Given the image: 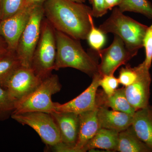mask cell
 Returning a JSON list of instances; mask_svg holds the SVG:
<instances>
[{
	"instance_id": "obj_1",
	"label": "cell",
	"mask_w": 152,
	"mask_h": 152,
	"mask_svg": "<svg viewBox=\"0 0 152 152\" xmlns=\"http://www.w3.org/2000/svg\"><path fill=\"white\" fill-rule=\"evenodd\" d=\"M45 17L57 31L76 39H87L91 28L92 8L71 0H47Z\"/></svg>"
},
{
	"instance_id": "obj_2",
	"label": "cell",
	"mask_w": 152,
	"mask_h": 152,
	"mask_svg": "<svg viewBox=\"0 0 152 152\" xmlns=\"http://www.w3.org/2000/svg\"><path fill=\"white\" fill-rule=\"evenodd\" d=\"M56 56L54 70L72 68L90 77L98 73V63L85 51L80 40L56 30Z\"/></svg>"
},
{
	"instance_id": "obj_3",
	"label": "cell",
	"mask_w": 152,
	"mask_h": 152,
	"mask_svg": "<svg viewBox=\"0 0 152 152\" xmlns=\"http://www.w3.org/2000/svg\"><path fill=\"white\" fill-rule=\"evenodd\" d=\"M148 27L125 15L114 8L110 16L99 29L105 34L112 33L120 37L128 49L137 53L143 47V39Z\"/></svg>"
},
{
	"instance_id": "obj_4",
	"label": "cell",
	"mask_w": 152,
	"mask_h": 152,
	"mask_svg": "<svg viewBox=\"0 0 152 152\" xmlns=\"http://www.w3.org/2000/svg\"><path fill=\"white\" fill-rule=\"evenodd\" d=\"M56 50V30L45 17L31 65L34 73L42 81L50 76L54 70Z\"/></svg>"
},
{
	"instance_id": "obj_5",
	"label": "cell",
	"mask_w": 152,
	"mask_h": 152,
	"mask_svg": "<svg viewBox=\"0 0 152 152\" xmlns=\"http://www.w3.org/2000/svg\"><path fill=\"white\" fill-rule=\"evenodd\" d=\"M58 77L50 76L42 81L32 92L17 101L12 113L29 112H42L52 113L56 112L55 103L52 100L53 95L61 89Z\"/></svg>"
},
{
	"instance_id": "obj_6",
	"label": "cell",
	"mask_w": 152,
	"mask_h": 152,
	"mask_svg": "<svg viewBox=\"0 0 152 152\" xmlns=\"http://www.w3.org/2000/svg\"><path fill=\"white\" fill-rule=\"evenodd\" d=\"M44 18L43 5L36 6L19 39L15 51L22 66L31 68L33 55L39 39L41 26Z\"/></svg>"
},
{
	"instance_id": "obj_7",
	"label": "cell",
	"mask_w": 152,
	"mask_h": 152,
	"mask_svg": "<svg viewBox=\"0 0 152 152\" xmlns=\"http://www.w3.org/2000/svg\"><path fill=\"white\" fill-rule=\"evenodd\" d=\"M11 116L20 124L32 128L48 146H54L61 142L59 130L51 114L29 112L13 113Z\"/></svg>"
},
{
	"instance_id": "obj_8",
	"label": "cell",
	"mask_w": 152,
	"mask_h": 152,
	"mask_svg": "<svg viewBox=\"0 0 152 152\" xmlns=\"http://www.w3.org/2000/svg\"><path fill=\"white\" fill-rule=\"evenodd\" d=\"M98 53L101 58L98 72L102 76L114 75L120 66L126 64L137 54L128 49L122 39L116 35L111 45Z\"/></svg>"
},
{
	"instance_id": "obj_9",
	"label": "cell",
	"mask_w": 152,
	"mask_h": 152,
	"mask_svg": "<svg viewBox=\"0 0 152 152\" xmlns=\"http://www.w3.org/2000/svg\"><path fill=\"white\" fill-rule=\"evenodd\" d=\"M37 5L25 3L16 13L0 21V36L5 42L9 51H15L19 39Z\"/></svg>"
},
{
	"instance_id": "obj_10",
	"label": "cell",
	"mask_w": 152,
	"mask_h": 152,
	"mask_svg": "<svg viewBox=\"0 0 152 152\" xmlns=\"http://www.w3.org/2000/svg\"><path fill=\"white\" fill-rule=\"evenodd\" d=\"M138 77L130 86L124 87L125 92L129 102L136 111L149 105L150 86L151 77L149 69L143 62L137 66Z\"/></svg>"
},
{
	"instance_id": "obj_11",
	"label": "cell",
	"mask_w": 152,
	"mask_h": 152,
	"mask_svg": "<svg viewBox=\"0 0 152 152\" xmlns=\"http://www.w3.org/2000/svg\"><path fill=\"white\" fill-rule=\"evenodd\" d=\"M102 77L99 73L93 76L92 81L88 87L73 99L63 104L55 103L56 112H70L80 114L99 107L96 104V99Z\"/></svg>"
},
{
	"instance_id": "obj_12",
	"label": "cell",
	"mask_w": 152,
	"mask_h": 152,
	"mask_svg": "<svg viewBox=\"0 0 152 152\" xmlns=\"http://www.w3.org/2000/svg\"><path fill=\"white\" fill-rule=\"evenodd\" d=\"M42 81L31 68L21 66L11 76L5 88L16 102L35 89Z\"/></svg>"
},
{
	"instance_id": "obj_13",
	"label": "cell",
	"mask_w": 152,
	"mask_h": 152,
	"mask_svg": "<svg viewBox=\"0 0 152 152\" xmlns=\"http://www.w3.org/2000/svg\"><path fill=\"white\" fill-rule=\"evenodd\" d=\"M51 114L59 130L61 142L69 148V152H73L78 137L79 114L70 112H54Z\"/></svg>"
},
{
	"instance_id": "obj_14",
	"label": "cell",
	"mask_w": 152,
	"mask_h": 152,
	"mask_svg": "<svg viewBox=\"0 0 152 152\" xmlns=\"http://www.w3.org/2000/svg\"><path fill=\"white\" fill-rule=\"evenodd\" d=\"M98 107L79 114L78 137L73 152H83L84 147L100 129L97 117Z\"/></svg>"
},
{
	"instance_id": "obj_15",
	"label": "cell",
	"mask_w": 152,
	"mask_h": 152,
	"mask_svg": "<svg viewBox=\"0 0 152 152\" xmlns=\"http://www.w3.org/2000/svg\"><path fill=\"white\" fill-rule=\"evenodd\" d=\"M132 115L104 106L98 107L97 117L100 128L108 129L120 132L132 125Z\"/></svg>"
},
{
	"instance_id": "obj_16",
	"label": "cell",
	"mask_w": 152,
	"mask_h": 152,
	"mask_svg": "<svg viewBox=\"0 0 152 152\" xmlns=\"http://www.w3.org/2000/svg\"><path fill=\"white\" fill-rule=\"evenodd\" d=\"M132 126L139 138L152 150V106L136 111Z\"/></svg>"
},
{
	"instance_id": "obj_17",
	"label": "cell",
	"mask_w": 152,
	"mask_h": 152,
	"mask_svg": "<svg viewBox=\"0 0 152 152\" xmlns=\"http://www.w3.org/2000/svg\"><path fill=\"white\" fill-rule=\"evenodd\" d=\"M96 104L110 108L112 110L134 115L136 111L128 101L125 92L124 87L117 89L113 94L107 96L103 92L97 93Z\"/></svg>"
},
{
	"instance_id": "obj_18",
	"label": "cell",
	"mask_w": 152,
	"mask_h": 152,
	"mask_svg": "<svg viewBox=\"0 0 152 152\" xmlns=\"http://www.w3.org/2000/svg\"><path fill=\"white\" fill-rule=\"evenodd\" d=\"M119 133L108 129L100 128L84 147L83 152L91 151L96 149L115 152L118 141Z\"/></svg>"
},
{
	"instance_id": "obj_19",
	"label": "cell",
	"mask_w": 152,
	"mask_h": 152,
	"mask_svg": "<svg viewBox=\"0 0 152 152\" xmlns=\"http://www.w3.org/2000/svg\"><path fill=\"white\" fill-rule=\"evenodd\" d=\"M115 152H152V150L139 138L131 125L119 133Z\"/></svg>"
},
{
	"instance_id": "obj_20",
	"label": "cell",
	"mask_w": 152,
	"mask_h": 152,
	"mask_svg": "<svg viewBox=\"0 0 152 152\" xmlns=\"http://www.w3.org/2000/svg\"><path fill=\"white\" fill-rule=\"evenodd\" d=\"M21 66L15 51L9 50L0 58V86L5 88L11 76Z\"/></svg>"
},
{
	"instance_id": "obj_21",
	"label": "cell",
	"mask_w": 152,
	"mask_h": 152,
	"mask_svg": "<svg viewBox=\"0 0 152 152\" xmlns=\"http://www.w3.org/2000/svg\"><path fill=\"white\" fill-rule=\"evenodd\" d=\"M118 6L122 12L138 13L152 19V4L149 0H121Z\"/></svg>"
},
{
	"instance_id": "obj_22",
	"label": "cell",
	"mask_w": 152,
	"mask_h": 152,
	"mask_svg": "<svg viewBox=\"0 0 152 152\" xmlns=\"http://www.w3.org/2000/svg\"><path fill=\"white\" fill-rule=\"evenodd\" d=\"M26 0H0V21L16 13L23 8Z\"/></svg>"
},
{
	"instance_id": "obj_23",
	"label": "cell",
	"mask_w": 152,
	"mask_h": 152,
	"mask_svg": "<svg viewBox=\"0 0 152 152\" xmlns=\"http://www.w3.org/2000/svg\"><path fill=\"white\" fill-rule=\"evenodd\" d=\"M105 34L95 27L93 18L91 20V28L87 37V39L90 46L96 51L102 50L106 42Z\"/></svg>"
},
{
	"instance_id": "obj_24",
	"label": "cell",
	"mask_w": 152,
	"mask_h": 152,
	"mask_svg": "<svg viewBox=\"0 0 152 152\" xmlns=\"http://www.w3.org/2000/svg\"><path fill=\"white\" fill-rule=\"evenodd\" d=\"M15 103V100L11 96L8 90L0 86V116L10 113H12Z\"/></svg>"
},
{
	"instance_id": "obj_25",
	"label": "cell",
	"mask_w": 152,
	"mask_h": 152,
	"mask_svg": "<svg viewBox=\"0 0 152 152\" xmlns=\"http://www.w3.org/2000/svg\"><path fill=\"white\" fill-rule=\"evenodd\" d=\"M138 77L137 66L132 67L130 65H127L120 69L118 78L120 84L124 87L130 86L137 80Z\"/></svg>"
},
{
	"instance_id": "obj_26",
	"label": "cell",
	"mask_w": 152,
	"mask_h": 152,
	"mask_svg": "<svg viewBox=\"0 0 152 152\" xmlns=\"http://www.w3.org/2000/svg\"><path fill=\"white\" fill-rule=\"evenodd\" d=\"M119 84L118 78L114 75L102 76L100 81V86L102 87L103 91L107 96L113 94Z\"/></svg>"
},
{
	"instance_id": "obj_27",
	"label": "cell",
	"mask_w": 152,
	"mask_h": 152,
	"mask_svg": "<svg viewBox=\"0 0 152 152\" xmlns=\"http://www.w3.org/2000/svg\"><path fill=\"white\" fill-rule=\"evenodd\" d=\"M143 47L145 51V59L143 62L150 69L152 62V24L148 27L144 37Z\"/></svg>"
},
{
	"instance_id": "obj_28",
	"label": "cell",
	"mask_w": 152,
	"mask_h": 152,
	"mask_svg": "<svg viewBox=\"0 0 152 152\" xmlns=\"http://www.w3.org/2000/svg\"><path fill=\"white\" fill-rule=\"evenodd\" d=\"M91 1L92 5L93 17L100 18L107 12L108 10L106 8L104 0H91Z\"/></svg>"
},
{
	"instance_id": "obj_29",
	"label": "cell",
	"mask_w": 152,
	"mask_h": 152,
	"mask_svg": "<svg viewBox=\"0 0 152 152\" xmlns=\"http://www.w3.org/2000/svg\"><path fill=\"white\" fill-rule=\"evenodd\" d=\"M121 0H104L106 8L108 10H111L116 6H118Z\"/></svg>"
},
{
	"instance_id": "obj_30",
	"label": "cell",
	"mask_w": 152,
	"mask_h": 152,
	"mask_svg": "<svg viewBox=\"0 0 152 152\" xmlns=\"http://www.w3.org/2000/svg\"><path fill=\"white\" fill-rule=\"evenodd\" d=\"M8 51L7 44L3 38L0 36V58L7 53Z\"/></svg>"
},
{
	"instance_id": "obj_31",
	"label": "cell",
	"mask_w": 152,
	"mask_h": 152,
	"mask_svg": "<svg viewBox=\"0 0 152 152\" xmlns=\"http://www.w3.org/2000/svg\"><path fill=\"white\" fill-rule=\"evenodd\" d=\"M47 0H26V4L30 5H43Z\"/></svg>"
},
{
	"instance_id": "obj_32",
	"label": "cell",
	"mask_w": 152,
	"mask_h": 152,
	"mask_svg": "<svg viewBox=\"0 0 152 152\" xmlns=\"http://www.w3.org/2000/svg\"><path fill=\"white\" fill-rule=\"evenodd\" d=\"M71 1H73L79 3H83L85 2L87 0H71Z\"/></svg>"
}]
</instances>
